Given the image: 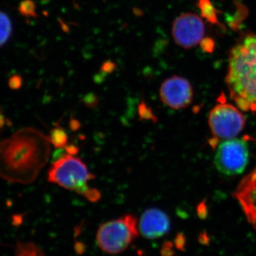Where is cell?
Returning a JSON list of instances; mask_svg holds the SVG:
<instances>
[{"label":"cell","mask_w":256,"mask_h":256,"mask_svg":"<svg viewBox=\"0 0 256 256\" xmlns=\"http://www.w3.org/2000/svg\"><path fill=\"white\" fill-rule=\"evenodd\" d=\"M176 247L180 250H184L186 246V237L182 234H178L176 238Z\"/></svg>","instance_id":"cell-14"},{"label":"cell","mask_w":256,"mask_h":256,"mask_svg":"<svg viewBox=\"0 0 256 256\" xmlns=\"http://www.w3.org/2000/svg\"><path fill=\"white\" fill-rule=\"evenodd\" d=\"M198 242L202 244V245L207 246L210 244V238L206 232H202V233H200V236H198Z\"/></svg>","instance_id":"cell-15"},{"label":"cell","mask_w":256,"mask_h":256,"mask_svg":"<svg viewBox=\"0 0 256 256\" xmlns=\"http://www.w3.org/2000/svg\"><path fill=\"white\" fill-rule=\"evenodd\" d=\"M208 122L213 137L224 141L236 138L245 128L246 119L238 106L220 102L210 110Z\"/></svg>","instance_id":"cell-5"},{"label":"cell","mask_w":256,"mask_h":256,"mask_svg":"<svg viewBox=\"0 0 256 256\" xmlns=\"http://www.w3.org/2000/svg\"><path fill=\"white\" fill-rule=\"evenodd\" d=\"M160 99L164 105L182 110L191 105L194 98L193 87L188 79L172 76L163 82L160 88Z\"/></svg>","instance_id":"cell-8"},{"label":"cell","mask_w":256,"mask_h":256,"mask_svg":"<svg viewBox=\"0 0 256 256\" xmlns=\"http://www.w3.org/2000/svg\"><path fill=\"white\" fill-rule=\"evenodd\" d=\"M12 22L8 14L0 12V46H3L11 36Z\"/></svg>","instance_id":"cell-11"},{"label":"cell","mask_w":256,"mask_h":256,"mask_svg":"<svg viewBox=\"0 0 256 256\" xmlns=\"http://www.w3.org/2000/svg\"><path fill=\"white\" fill-rule=\"evenodd\" d=\"M200 8L202 10V15L212 22H216V12L215 8L208 0H200Z\"/></svg>","instance_id":"cell-12"},{"label":"cell","mask_w":256,"mask_h":256,"mask_svg":"<svg viewBox=\"0 0 256 256\" xmlns=\"http://www.w3.org/2000/svg\"><path fill=\"white\" fill-rule=\"evenodd\" d=\"M205 34V26L200 16L183 13L175 18L172 26V36L178 46L188 50L200 44Z\"/></svg>","instance_id":"cell-7"},{"label":"cell","mask_w":256,"mask_h":256,"mask_svg":"<svg viewBox=\"0 0 256 256\" xmlns=\"http://www.w3.org/2000/svg\"><path fill=\"white\" fill-rule=\"evenodd\" d=\"M95 178L86 165L72 154H66L54 162L48 172V181L74 191L92 202L100 198V192L90 188L88 182Z\"/></svg>","instance_id":"cell-3"},{"label":"cell","mask_w":256,"mask_h":256,"mask_svg":"<svg viewBox=\"0 0 256 256\" xmlns=\"http://www.w3.org/2000/svg\"><path fill=\"white\" fill-rule=\"evenodd\" d=\"M20 12L24 16H36V11H35V4L31 0H25L20 4Z\"/></svg>","instance_id":"cell-13"},{"label":"cell","mask_w":256,"mask_h":256,"mask_svg":"<svg viewBox=\"0 0 256 256\" xmlns=\"http://www.w3.org/2000/svg\"><path fill=\"white\" fill-rule=\"evenodd\" d=\"M140 233L148 239H156L169 232L171 224L168 215L156 208L146 210L138 222Z\"/></svg>","instance_id":"cell-9"},{"label":"cell","mask_w":256,"mask_h":256,"mask_svg":"<svg viewBox=\"0 0 256 256\" xmlns=\"http://www.w3.org/2000/svg\"><path fill=\"white\" fill-rule=\"evenodd\" d=\"M139 234L137 218L127 214L102 224L96 234V242L102 252L114 255L124 252Z\"/></svg>","instance_id":"cell-4"},{"label":"cell","mask_w":256,"mask_h":256,"mask_svg":"<svg viewBox=\"0 0 256 256\" xmlns=\"http://www.w3.org/2000/svg\"><path fill=\"white\" fill-rule=\"evenodd\" d=\"M236 106L256 112V34L245 35L230 50L226 78Z\"/></svg>","instance_id":"cell-2"},{"label":"cell","mask_w":256,"mask_h":256,"mask_svg":"<svg viewBox=\"0 0 256 256\" xmlns=\"http://www.w3.org/2000/svg\"><path fill=\"white\" fill-rule=\"evenodd\" d=\"M67 154H72V156H74V154L78 153V148H76V146H67L66 148Z\"/></svg>","instance_id":"cell-17"},{"label":"cell","mask_w":256,"mask_h":256,"mask_svg":"<svg viewBox=\"0 0 256 256\" xmlns=\"http://www.w3.org/2000/svg\"><path fill=\"white\" fill-rule=\"evenodd\" d=\"M249 160L248 146L244 139L233 138L222 141L214 156V164L220 173L236 176L244 172Z\"/></svg>","instance_id":"cell-6"},{"label":"cell","mask_w":256,"mask_h":256,"mask_svg":"<svg viewBox=\"0 0 256 256\" xmlns=\"http://www.w3.org/2000/svg\"><path fill=\"white\" fill-rule=\"evenodd\" d=\"M48 138L35 128L16 131L0 142V178L11 183L36 180L50 154Z\"/></svg>","instance_id":"cell-1"},{"label":"cell","mask_w":256,"mask_h":256,"mask_svg":"<svg viewBox=\"0 0 256 256\" xmlns=\"http://www.w3.org/2000/svg\"><path fill=\"white\" fill-rule=\"evenodd\" d=\"M148 108L146 107V106L144 104H142V108H140V110H142V112H140V116H142L143 118H153L152 114L151 112H150L148 111Z\"/></svg>","instance_id":"cell-16"},{"label":"cell","mask_w":256,"mask_h":256,"mask_svg":"<svg viewBox=\"0 0 256 256\" xmlns=\"http://www.w3.org/2000/svg\"><path fill=\"white\" fill-rule=\"evenodd\" d=\"M50 144L55 148L62 149L66 148L68 144V137L66 131L60 127H56L50 131L48 136Z\"/></svg>","instance_id":"cell-10"}]
</instances>
